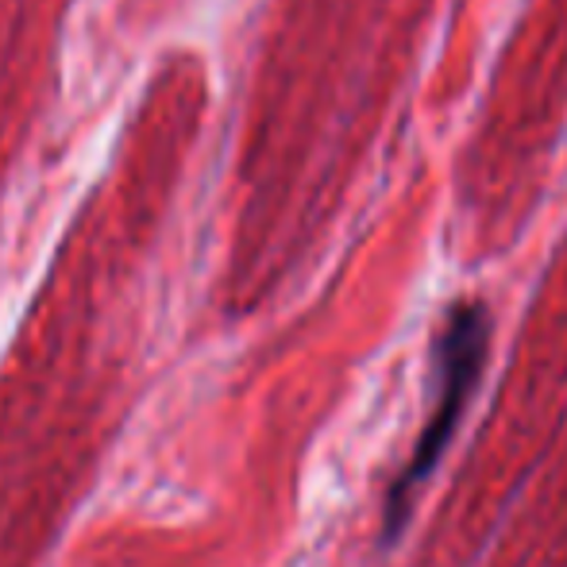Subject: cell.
<instances>
[{"label":"cell","mask_w":567,"mask_h":567,"mask_svg":"<svg viewBox=\"0 0 567 567\" xmlns=\"http://www.w3.org/2000/svg\"><path fill=\"white\" fill-rule=\"evenodd\" d=\"M486 351H491V313L483 301H455L444 313L433 343V402H429V421L413 444L410 460L394 475L382 502V537L394 540L402 525L410 522L413 494L421 491L436 463L449 452L455 429L463 421V410L471 405L478 390V379L486 371Z\"/></svg>","instance_id":"1"}]
</instances>
